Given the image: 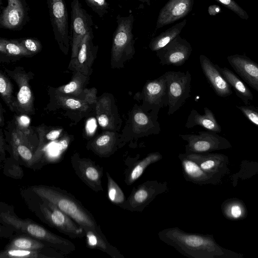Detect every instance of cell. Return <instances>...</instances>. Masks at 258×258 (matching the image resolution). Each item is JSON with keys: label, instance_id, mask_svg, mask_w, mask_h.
Instances as JSON below:
<instances>
[{"label": "cell", "instance_id": "obj_1", "mask_svg": "<svg viewBox=\"0 0 258 258\" xmlns=\"http://www.w3.org/2000/svg\"><path fill=\"white\" fill-rule=\"evenodd\" d=\"M160 240L189 258H243L242 254L218 244L213 234L186 232L177 227L160 231Z\"/></svg>", "mask_w": 258, "mask_h": 258}, {"label": "cell", "instance_id": "obj_2", "mask_svg": "<svg viewBox=\"0 0 258 258\" xmlns=\"http://www.w3.org/2000/svg\"><path fill=\"white\" fill-rule=\"evenodd\" d=\"M35 195L53 204L84 229L104 235L93 215L73 195L59 187L46 185H36L27 188Z\"/></svg>", "mask_w": 258, "mask_h": 258}, {"label": "cell", "instance_id": "obj_3", "mask_svg": "<svg viewBox=\"0 0 258 258\" xmlns=\"http://www.w3.org/2000/svg\"><path fill=\"white\" fill-rule=\"evenodd\" d=\"M21 195L28 208L43 223L71 238L86 236L84 229L52 203L27 188L21 190Z\"/></svg>", "mask_w": 258, "mask_h": 258}, {"label": "cell", "instance_id": "obj_4", "mask_svg": "<svg viewBox=\"0 0 258 258\" xmlns=\"http://www.w3.org/2000/svg\"><path fill=\"white\" fill-rule=\"evenodd\" d=\"M0 221L5 226L40 240L63 255L69 254L76 249L71 241L52 233L41 225L29 219H22L15 213L12 206L1 202Z\"/></svg>", "mask_w": 258, "mask_h": 258}, {"label": "cell", "instance_id": "obj_5", "mask_svg": "<svg viewBox=\"0 0 258 258\" xmlns=\"http://www.w3.org/2000/svg\"><path fill=\"white\" fill-rule=\"evenodd\" d=\"M157 119L158 114L147 112L135 104L128 112L127 120L120 134L118 148L134 140L159 134L161 128Z\"/></svg>", "mask_w": 258, "mask_h": 258}, {"label": "cell", "instance_id": "obj_6", "mask_svg": "<svg viewBox=\"0 0 258 258\" xmlns=\"http://www.w3.org/2000/svg\"><path fill=\"white\" fill-rule=\"evenodd\" d=\"M134 17L118 15L117 27L112 38L111 51V67L113 69L124 67V63L133 58L136 53L135 40L132 33Z\"/></svg>", "mask_w": 258, "mask_h": 258}, {"label": "cell", "instance_id": "obj_7", "mask_svg": "<svg viewBox=\"0 0 258 258\" xmlns=\"http://www.w3.org/2000/svg\"><path fill=\"white\" fill-rule=\"evenodd\" d=\"M134 98L142 101L141 106L144 110L158 114L161 108L168 104V87L165 75L148 80L142 91L137 92Z\"/></svg>", "mask_w": 258, "mask_h": 258}, {"label": "cell", "instance_id": "obj_8", "mask_svg": "<svg viewBox=\"0 0 258 258\" xmlns=\"http://www.w3.org/2000/svg\"><path fill=\"white\" fill-rule=\"evenodd\" d=\"M168 190L166 181L147 180L134 186L121 208L131 212H142L155 198Z\"/></svg>", "mask_w": 258, "mask_h": 258}, {"label": "cell", "instance_id": "obj_9", "mask_svg": "<svg viewBox=\"0 0 258 258\" xmlns=\"http://www.w3.org/2000/svg\"><path fill=\"white\" fill-rule=\"evenodd\" d=\"M166 77L168 93V115L177 111L190 96L191 76L188 71H168Z\"/></svg>", "mask_w": 258, "mask_h": 258}, {"label": "cell", "instance_id": "obj_10", "mask_svg": "<svg viewBox=\"0 0 258 258\" xmlns=\"http://www.w3.org/2000/svg\"><path fill=\"white\" fill-rule=\"evenodd\" d=\"M187 142L185 153H205L230 149L231 143L224 137L212 131H201L197 134L179 135Z\"/></svg>", "mask_w": 258, "mask_h": 258}, {"label": "cell", "instance_id": "obj_11", "mask_svg": "<svg viewBox=\"0 0 258 258\" xmlns=\"http://www.w3.org/2000/svg\"><path fill=\"white\" fill-rule=\"evenodd\" d=\"M71 7L70 37L72 47L71 59H73L78 54L84 37L93 30V22L92 16L83 8L79 0H73Z\"/></svg>", "mask_w": 258, "mask_h": 258}, {"label": "cell", "instance_id": "obj_12", "mask_svg": "<svg viewBox=\"0 0 258 258\" xmlns=\"http://www.w3.org/2000/svg\"><path fill=\"white\" fill-rule=\"evenodd\" d=\"M54 38L61 50L67 54L70 43L68 14L64 0H47Z\"/></svg>", "mask_w": 258, "mask_h": 258}, {"label": "cell", "instance_id": "obj_13", "mask_svg": "<svg viewBox=\"0 0 258 258\" xmlns=\"http://www.w3.org/2000/svg\"><path fill=\"white\" fill-rule=\"evenodd\" d=\"M71 163L76 175L92 190L103 191V168L89 158L81 157L78 153L71 157Z\"/></svg>", "mask_w": 258, "mask_h": 258}, {"label": "cell", "instance_id": "obj_14", "mask_svg": "<svg viewBox=\"0 0 258 258\" xmlns=\"http://www.w3.org/2000/svg\"><path fill=\"white\" fill-rule=\"evenodd\" d=\"M96 104L97 119L100 126L106 131H119L122 120L113 96L104 93L97 100Z\"/></svg>", "mask_w": 258, "mask_h": 258}, {"label": "cell", "instance_id": "obj_15", "mask_svg": "<svg viewBox=\"0 0 258 258\" xmlns=\"http://www.w3.org/2000/svg\"><path fill=\"white\" fill-rule=\"evenodd\" d=\"M192 50L190 44L179 35L156 52L161 64L181 66L188 59Z\"/></svg>", "mask_w": 258, "mask_h": 258}, {"label": "cell", "instance_id": "obj_16", "mask_svg": "<svg viewBox=\"0 0 258 258\" xmlns=\"http://www.w3.org/2000/svg\"><path fill=\"white\" fill-rule=\"evenodd\" d=\"M7 4L0 16V27L18 30L28 19V9L24 0H6Z\"/></svg>", "mask_w": 258, "mask_h": 258}, {"label": "cell", "instance_id": "obj_17", "mask_svg": "<svg viewBox=\"0 0 258 258\" xmlns=\"http://www.w3.org/2000/svg\"><path fill=\"white\" fill-rule=\"evenodd\" d=\"M187 157L196 162L205 171L222 179L229 174L228 156L220 153H185Z\"/></svg>", "mask_w": 258, "mask_h": 258}, {"label": "cell", "instance_id": "obj_18", "mask_svg": "<svg viewBox=\"0 0 258 258\" xmlns=\"http://www.w3.org/2000/svg\"><path fill=\"white\" fill-rule=\"evenodd\" d=\"M93 31L86 34L81 43L77 56L71 59L69 68L77 72L89 76L91 66L96 57L98 46L93 43Z\"/></svg>", "mask_w": 258, "mask_h": 258}, {"label": "cell", "instance_id": "obj_19", "mask_svg": "<svg viewBox=\"0 0 258 258\" xmlns=\"http://www.w3.org/2000/svg\"><path fill=\"white\" fill-rule=\"evenodd\" d=\"M194 0H169L161 9L157 20L158 29L180 20L192 10Z\"/></svg>", "mask_w": 258, "mask_h": 258}, {"label": "cell", "instance_id": "obj_20", "mask_svg": "<svg viewBox=\"0 0 258 258\" xmlns=\"http://www.w3.org/2000/svg\"><path fill=\"white\" fill-rule=\"evenodd\" d=\"M227 59L237 75L258 92V64L245 55L233 54Z\"/></svg>", "mask_w": 258, "mask_h": 258}, {"label": "cell", "instance_id": "obj_21", "mask_svg": "<svg viewBox=\"0 0 258 258\" xmlns=\"http://www.w3.org/2000/svg\"><path fill=\"white\" fill-rule=\"evenodd\" d=\"M202 71L217 95L227 97L232 94L231 87L218 70L217 64L204 54L200 55Z\"/></svg>", "mask_w": 258, "mask_h": 258}, {"label": "cell", "instance_id": "obj_22", "mask_svg": "<svg viewBox=\"0 0 258 258\" xmlns=\"http://www.w3.org/2000/svg\"><path fill=\"white\" fill-rule=\"evenodd\" d=\"M140 154L136 157H127L124 160L126 168L124 171V182L128 186L134 183L150 165L161 160L163 156L158 152H152L140 159Z\"/></svg>", "mask_w": 258, "mask_h": 258}, {"label": "cell", "instance_id": "obj_23", "mask_svg": "<svg viewBox=\"0 0 258 258\" xmlns=\"http://www.w3.org/2000/svg\"><path fill=\"white\" fill-rule=\"evenodd\" d=\"M183 177L186 181L199 185H219L222 182L221 179L207 173L194 161L190 159L185 153L179 154Z\"/></svg>", "mask_w": 258, "mask_h": 258}, {"label": "cell", "instance_id": "obj_24", "mask_svg": "<svg viewBox=\"0 0 258 258\" xmlns=\"http://www.w3.org/2000/svg\"><path fill=\"white\" fill-rule=\"evenodd\" d=\"M19 86L16 100V109L22 113L28 114L33 110V96L29 85V77L25 72H9Z\"/></svg>", "mask_w": 258, "mask_h": 258}, {"label": "cell", "instance_id": "obj_25", "mask_svg": "<svg viewBox=\"0 0 258 258\" xmlns=\"http://www.w3.org/2000/svg\"><path fill=\"white\" fill-rule=\"evenodd\" d=\"M119 137L117 132L106 131L90 143L88 148L100 157H109L119 149Z\"/></svg>", "mask_w": 258, "mask_h": 258}, {"label": "cell", "instance_id": "obj_26", "mask_svg": "<svg viewBox=\"0 0 258 258\" xmlns=\"http://www.w3.org/2000/svg\"><path fill=\"white\" fill-rule=\"evenodd\" d=\"M204 114H201L192 109L187 117L185 126L187 128L199 125L208 131L220 133L222 128L218 123L214 114L208 108L204 107Z\"/></svg>", "mask_w": 258, "mask_h": 258}, {"label": "cell", "instance_id": "obj_27", "mask_svg": "<svg viewBox=\"0 0 258 258\" xmlns=\"http://www.w3.org/2000/svg\"><path fill=\"white\" fill-rule=\"evenodd\" d=\"M217 67L230 86L233 88L236 96L245 105H248L253 99V95L243 81L232 71L226 67Z\"/></svg>", "mask_w": 258, "mask_h": 258}, {"label": "cell", "instance_id": "obj_28", "mask_svg": "<svg viewBox=\"0 0 258 258\" xmlns=\"http://www.w3.org/2000/svg\"><path fill=\"white\" fill-rule=\"evenodd\" d=\"M1 258H56L64 257V255L57 251L26 250L5 248L0 252Z\"/></svg>", "mask_w": 258, "mask_h": 258}, {"label": "cell", "instance_id": "obj_29", "mask_svg": "<svg viewBox=\"0 0 258 258\" xmlns=\"http://www.w3.org/2000/svg\"><path fill=\"white\" fill-rule=\"evenodd\" d=\"M88 247L100 250L112 258H124L123 255L107 240L105 235H100L90 231L86 233Z\"/></svg>", "mask_w": 258, "mask_h": 258}, {"label": "cell", "instance_id": "obj_30", "mask_svg": "<svg viewBox=\"0 0 258 258\" xmlns=\"http://www.w3.org/2000/svg\"><path fill=\"white\" fill-rule=\"evenodd\" d=\"M223 215L225 218L232 221L241 220L247 216V208L243 201L236 198L228 199L221 206Z\"/></svg>", "mask_w": 258, "mask_h": 258}, {"label": "cell", "instance_id": "obj_31", "mask_svg": "<svg viewBox=\"0 0 258 258\" xmlns=\"http://www.w3.org/2000/svg\"><path fill=\"white\" fill-rule=\"evenodd\" d=\"M186 22V20H183L152 38L149 44L150 50L156 51L164 47L179 35L185 26Z\"/></svg>", "mask_w": 258, "mask_h": 258}, {"label": "cell", "instance_id": "obj_32", "mask_svg": "<svg viewBox=\"0 0 258 258\" xmlns=\"http://www.w3.org/2000/svg\"><path fill=\"white\" fill-rule=\"evenodd\" d=\"M6 248L49 251H56L40 240L26 234L19 235L13 238L6 246Z\"/></svg>", "mask_w": 258, "mask_h": 258}, {"label": "cell", "instance_id": "obj_33", "mask_svg": "<svg viewBox=\"0 0 258 258\" xmlns=\"http://www.w3.org/2000/svg\"><path fill=\"white\" fill-rule=\"evenodd\" d=\"M88 76L77 72L68 84L56 89V93L81 99Z\"/></svg>", "mask_w": 258, "mask_h": 258}, {"label": "cell", "instance_id": "obj_34", "mask_svg": "<svg viewBox=\"0 0 258 258\" xmlns=\"http://www.w3.org/2000/svg\"><path fill=\"white\" fill-rule=\"evenodd\" d=\"M0 52L2 54L10 56H30L32 55L17 40L1 38Z\"/></svg>", "mask_w": 258, "mask_h": 258}, {"label": "cell", "instance_id": "obj_35", "mask_svg": "<svg viewBox=\"0 0 258 258\" xmlns=\"http://www.w3.org/2000/svg\"><path fill=\"white\" fill-rule=\"evenodd\" d=\"M106 175L108 198L112 204L121 208L126 200L124 192L108 172H106Z\"/></svg>", "mask_w": 258, "mask_h": 258}, {"label": "cell", "instance_id": "obj_36", "mask_svg": "<svg viewBox=\"0 0 258 258\" xmlns=\"http://www.w3.org/2000/svg\"><path fill=\"white\" fill-rule=\"evenodd\" d=\"M0 93L4 100L12 111L16 108V101L12 96L13 85L9 79L0 73Z\"/></svg>", "mask_w": 258, "mask_h": 258}, {"label": "cell", "instance_id": "obj_37", "mask_svg": "<svg viewBox=\"0 0 258 258\" xmlns=\"http://www.w3.org/2000/svg\"><path fill=\"white\" fill-rule=\"evenodd\" d=\"M58 102L65 108L74 110H86L89 104L83 100L60 94H56Z\"/></svg>", "mask_w": 258, "mask_h": 258}, {"label": "cell", "instance_id": "obj_38", "mask_svg": "<svg viewBox=\"0 0 258 258\" xmlns=\"http://www.w3.org/2000/svg\"><path fill=\"white\" fill-rule=\"evenodd\" d=\"M17 40L32 55L40 52L42 49L41 43L37 39L23 38Z\"/></svg>", "mask_w": 258, "mask_h": 258}, {"label": "cell", "instance_id": "obj_39", "mask_svg": "<svg viewBox=\"0 0 258 258\" xmlns=\"http://www.w3.org/2000/svg\"><path fill=\"white\" fill-rule=\"evenodd\" d=\"M89 7L100 17H103L109 9V4L107 0H84Z\"/></svg>", "mask_w": 258, "mask_h": 258}, {"label": "cell", "instance_id": "obj_40", "mask_svg": "<svg viewBox=\"0 0 258 258\" xmlns=\"http://www.w3.org/2000/svg\"><path fill=\"white\" fill-rule=\"evenodd\" d=\"M229 9L239 18L244 20H247L249 16L247 12L243 10L234 0H215Z\"/></svg>", "mask_w": 258, "mask_h": 258}, {"label": "cell", "instance_id": "obj_41", "mask_svg": "<svg viewBox=\"0 0 258 258\" xmlns=\"http://www.w3.org/2000/svg\"><path fill=\"white\" fill-rule=\"evenodd\" d=\"M244 116L250 122L258 126V107L253 105H236Z\"/></svg>", "mask_w": 258, "mask_h": 258}, {"label": "cell", "instance_id": "obj_42", "mask_svg": "<svg viewBox=\"0 0 258 258\" xmlns=\"http://www.w3.org/2000/svg\"><path fill=\"white\" fill-rule=\"evenodd\" d=\"M26 143L27 139L22 131L17 129L16 132H13L12 135L13 155L16 160H18L19 156L17 151L18 147L22 144L26 145Z\"/></svg>", "mask_w": 258, "mask_h": 258}, {"label": "cell", "instance_id": "obj_43", "mask_svg": "<svg viewBox=\"0 0 258 258\" xmlns=\"http://www.w3.org/2000/svg\"><path fill=\"white\" fill-rule=\"evenodd\" d=\"M17 151L19 155L26 162L28 166L32 165L34 154L32 153L31 150L26 145L24 144H20L18 147Z\"/></svg>", "mask_w": 258, "mask_h": 258}, {"label": "cell", "instance_id": "obj_44", "mask_svg": "<svg viewBox=\"0 0 258 258\" xmlns=\"http://www.w3.org/2000/svg\"><path fill=\"white\" fill-rule=\"evenodd\" d=\"M97 90L95 88L85 89L81 99L85 101L89 105L96 103L97 99L96 97Z\"/></svg>", "mask_w": 258, "mask_h": 258}, {"label": "cell", "instance_id": "obj_45", "mask_svg": "<svg viewBox=\"0 0 258 258\" xmlns=\"http://www.w3.org/2000/svg\"><path fill=\"white\" fill-rule=\"evenodd\" d=\"M18 123V129L23 130L24 128L27 127L30 123V119L26 115H21L17 119Z\"/></svg>", "mask_w": 258, "mask_h": 258}, {"label": "cell", "instance_id": "obj_46", "mask_svg": "<svg viewBox=\"0 0 258 258\" xmlns=\"http://www.w3.org/2000/svg\"><path fill=\"white\" fill-rule=\"evenodd\" d=\"M96 120L94 118H92L88 120L86 125V131L88 134L91 135L96 129Z\"/></svg>", "mask_w": 258, "mask_h": 258}, {"label": "cell", "instance_id": "obj_47", "mask_svg": "<svg viewBox=\"0 0 258 258\" xmlns=\"http://www.w3.org/2000/svg\"><path fill=\"white\" fill-rule=\"evenodd\" d=\"M61 131L62 130L61 129H56L50 131L46 135L47 139L49 141H54L56 140L60 136Z\"/></svg>", "mask_w": 258, "mask_h": 258}, {"label": "cell", "instance_id": "obj_48", "mask_svg": "<svg viewBox=\"0 0 258 258\" xmlns=\"http://www.w3.org/2000/svg\"><path fill=\"white\" fill-rule=\"evenodd\" d=\"M208 11L210 15L215 16L220 13L221 9L217 5H213L209 7Z\"/></svg>", "mask_w": 258, "mask_h": 258}, {"label": "cell", "instance_id": "obj_49", "mask_svg": "<svg viewBox=\"0 0 258 258\" xmlns=\"http://www.w3.org/2000/svg\"><path fill=\"white\" fill-rule=\"evenodd\" d=\"M68 140L66 138L62 139L58 143L59 150L61 152L64 151L68 146Z\"/></svg>", "mask_w": 258, "mask_h": 258}, {"label": "cell", "instance_id": "obj_50", "mask_svg": "<svg viewBox=\"0 0 258 258\" xmlns=\"http://www.w3.org/2000/svg\"><path fill=\"white\" fill-rule=\"evenodd\" d=\"M0 152H1V161H2L5 158V150H4V141L3 138L2 134L1 135V142H0Z\"/></svg>", "mask_w": 258, "mask_h": 258}, {"label": "cell", "instance_id": "obj_51", "mask_svg": "<svg viewBox=\"0 0 258 258\" xmlns=\"http://www.w3.org/2000/svg\"><path fill=\"white\" fill-rule=\"evenodd\" d=\"M138 1L143 3H146L148 6H150L151 4V0H138Z\"/></svg>", "mask_w": 258, "mask_h": 258}, {"label": "cell", "instance_id": "obj_52", "mask_svg": "<svg viewBox=\"0 0 258 258\" xmlns=\"http://www.w3.org/2000/svg\"><path fill=\"white\" fill-rule=\"evenodd\" d=\"M2 115H3V114H2V109H1V116L2 117ZM2 117H1V120H0V122H1V123L2 124L3 122H2Z\"/></svg>", "mask_w": 258, "mask_h": 258}]
</instances>
